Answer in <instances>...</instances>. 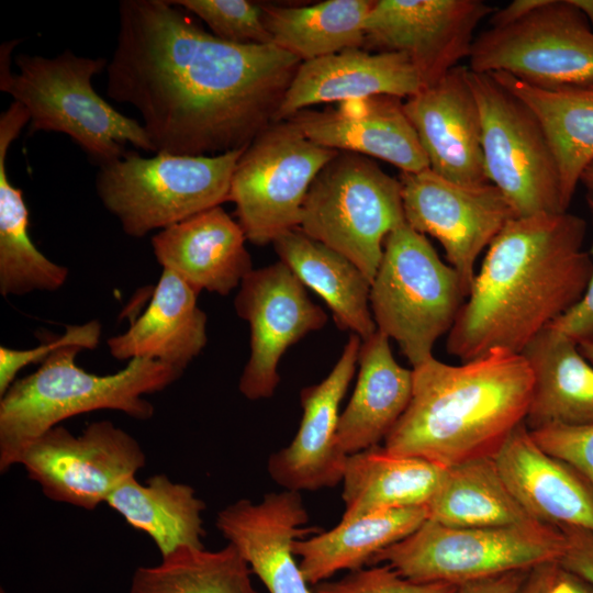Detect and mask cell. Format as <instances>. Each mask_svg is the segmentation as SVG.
Listing matches in <instances>:
<instances>
[{"instance_id": "cell-34", "label": "cell", "mask_w": 593, "mask_h": 593, "mask_svg": "<svg viewBox=\"0 0 593 593\" xmlns=\"http://www.w3.org/2000/svg\"><path fill=\"white\" fill-rule=\"evenodd\" d=\"M373 2L327 0L304 7H261L272 44L303 63L362 47L363 22Z\"/></svg>"}, {"instance_id": "cell-44", "label": "cell", "mask_w": 593, "mask_h": 593, "mask_svg": "<svg viewBox=\"0 0 593 593\" xmlns=\"http://www.w3.org/2000/svg\"><path fill=\"white\" fill-rule=\"evenodd\" d=\"M548 593H593V585L558 566Z\"/></svg>"}, {"instance_id": "cell-43", "label": "cell", "mask_w": 593, "mask_h": 593, "mask_svg": "<svg viewBox=\"0 0 593 593\" xmlns=\"http://www.w3.org/2000/svg\"><path fill=\"white\" fill-rule=\"evenodd\" d=\"M557 567V562H550L532 569L517 593H548Z\"/></svg>"}, {"instance_id": "cell-32", "label": "cell", "mask_w": 593, "mask_h": 593, "mask_svg": "<svg viewBox=\"0 0 593 593\" xmlns=\"http://www.w3.org/2000/svg\"><path fill=\"white\" fill-rule=\"evenodd\" d=\"M105 503L133 528L147 534L161 558L184 548H204L205 504L192 486L155 474L145 484L135 475L122 482Z\"/></svg>"}, {"instance_id": "cell-27", "label": "cell", "mask_w": 593, "mask_h": 593, "mask_svg": "<svg viewBox=\"0 0 593 593\" xmlns=\"http://www.w3.org/2000/svg\"><path fill=\"white\" fill-rule=\"evenodd\" d=\"M522 355L534 379L525 418L528 429L593 423V365L575 340L548 326Z\"/></svg>"}, {"instance_id": "cell-5", "label": "cell", "mask_w": 593, "mask_h": 593, "mask_svg": "<svg viewBox=\"0 0 593 593\" xmlns=\"http://www.w3.org/2000/svg\"><path fill=\"white\" fill-rule=\"evenodd\" d=\"M16 43L1 47L0 90L27 111L30 133L66 134L99 167L124 156L128 144L155 154L142 123L120 113L94 90L92 78L107 69V58L70 49L54 57L19 54L18 71L12 74L10 57Z\"/></svg>"}, {"instance_id": "cell-22", "label": "cell", "mask_w": 593, "mask_h": 593, "mask_svg": "<svg viewBox=\"0 0 593 593\" xmlns=\"http://www.w3.org/2000/svg\"><path fill=\"white\" fill-rule=\"evenodd\" d=\"M246 236L219 205L163 228L152 237L163 269L175 272L198 293L227 295L253 270Z\"/></svg>"}, {"instance_id": "cell-17", "label": "cell", "mask_w": 593, "mask_h": 593, "mask_svg": "<svg viewBox=\"0 0 593 593\" xmlns=\"http://www.w3.org/2000/svg\"><path fill=\"white\" fill-rule=\"evenodd\" d=\"M361 343L351 334L328 376L302 389L298 433L267 463L270 478L284 490L317 491L342 482L348 455L337 444L339 404L354 377Z\"/></svg>"}, {"instance_id": "cell-48", "label": "cell", "mask_w": 593, "mask_h": 593, "mask_svg": "<svg viewBox=\"0 0 593 593\" xmlns=\"http://www.w3.org/2000/svg\"><path fill=\"white\" fill-rule=\"evenodd\" d=\"M0 593H7L3 589L0 590Z\"/></svg>"}, {"instance_id": "cell-19", "label": "cell", "mask_w": 593, "mask_h": 593, "mask_svg": "<svg viewBox=\"0 0 593 593\" xmlns=\"http://www.w3.org/2000/svg\"><path fill=\"white\" fill-rule=\"evenodd\" d=\"M469 68L457 66L403 102L435 174L457 183H489L481 144L479 107Z\"/></svg>"}, {"instance_id": "cell-21", "label": "cell", "mask_w": 593, "mask_h": 593, "mask_svg": "<svg viewBox=\"0 0 593 593\" xmlns=\"http://www.w3.org/2000/svg\"><path fill=\"white\" fill-rule=\"evenodd\" d=\"M423 88L422 78L406 55L347 48L301 63L276 113L275 123L321 103H342L373 96L406 99Z\"/></svg>"}, {"instance_id": "cell-20", "label": "cell", "mask_w": 593, "mask_h": 593, "mask_svg": "<svg viewBox=\"0 0 593 593\" xmlns=\"http://www.w3.org/2000/svg\"><path fill=\"white\" fill-rule=\"evenodd\" d=\"M287 121L312 142L338 152L371 156L419 172L429 168L401 98L373 96L324 110H302Z\"/></svg>"}, {"instance_id": "cell-45", "label": "cell", "mask_w": 593, "mask_h": 593, "mask_svg": "<svg viewBox=\"0 0 593 593\" xmlns=\"http://www.w3.org/2000/svg\"><path fill=\"white\" fill-rule=\"evenodd\" d=\"M571 3L577 7L588 20L593 31V0H570Z\"/></svg>"}, {"instance_id": "cell-23", "label": "cell", "mask_w": 593, "mask_h": 593, "mask_svg": "<svg viewBox=\"0 0 593 593\" xmlns=\"http://www.w3.org/2000/svg\"><path fill=\"white\" fill-rule=\"evenodd\" d=\"M507 488L537 522L593 532V486L570 465L545 452L525 423L494 457Z\"/></svg>"}, {"instance_id": "cell-11", "label": "cell", "mask_w": 593, "mask_h": 593, "mask_svg": "<svg viewBox=\"0 0 593 593\" xmlns=\"http://www.w3.org/2000/svg\"><path fill=\"white\" fill-rule=\"evenodd\" d=\"M337 153L290 121L272 123L256 136L237 161L228 195L246 238L266 245L300 227L309 189Z\"/></svg>"}, {"instance_id": "cell-2", "label": "cell", "mask_w": 593, "mask_h": 593, "mask_svg": "<svg viewBox=\"0 0 593 593\" xmlns=\"http://www.w3.org/2000/svg\"><path fill=\"white\" fill-rule=\"evenodd\" d=\"M585 233L568 211L511 220L488 247L446 350L461 362L493 349L522 354L584 295L593 270Z\"/></svg>"}, {"instance_id": "cell-37", "label": "cell", "mask_w": 593, "mask_h": 593, "mask_svg": "<svg viewBox=\"0 0 593 593\" xmlns=\"http://www.w3.org/2000/svg\"><path fill=\"white\" fill-rule=\"evenodd\" d=\"M458 585L418 583L402 577L389 564L349 571L339 580L315 585L314 593H456Z\"/></svg>"}, {"instance_id": "cell-28", "label": "cell", "mask_w": 593, "mask_h": 593, "mask_svg": "<svg viewBox=\"0 0 593 593\" xmlns=\"http://www.w3.org/2000/svg\"><path fill=\"white\" fill-rule=\"evenodd\" d=\"M445 469L421 458L392 454L379 445L349 455L342 480V521L402 507H426Z\"/></svg>"}, {"instance_id": "cell-31", "label": "cell", "mask_w": 593, "mask_h": 593, "mask_svg": "<svg viewBox=\"0 0 593 593\" xmlns=\"http://www.w3.org/2000/svg\"><path fill=\"white\" fill-rule=\"evenodd\" d=\"M427 519L425 506L378 512L340 523L296 539L293 552L309 584L329 580L342 570L355 571L369 564L380 550L405 538Z\"/></svg>"}, {"instance_id": "cell-14", "label": "cell", "mask_w": 593, "mask_h": 593, "mask_svg": "<svg viewBox=\"0 0 593 593\" xmlns=\"http://www.w3.org/2000/svg\"><path fill=\"white\" fill-rule=\"evenodd\" d=\"M405 221L443 246L448 264L470 292L475 262L513 219V208L492 183L468 186L433 170L401 172Z\"/></svg>"}, {"instance_id": "cell-6", "label": "cell", "mask_w": 593, "mask_h": 593, "mask_svg": "<svg viewBox=\"0 0 593 593\" xmlns=\"http://www.w3.org/2000/svg\"><path fill=\"white\" fill-rule=\"evenodd\" d=\"M468 294L425 235L405 223L387 236L370 307L377 329L396 342L412 368L434 357L435 343L449 333Z\"/></svg>"}, {"instance_id": "cell-15", "label": "cell", "mask_w": 593, "mask_h": 593, "mask_svg": "<svg viewBox=\"0 0 593 593\" xmlns=\"http://www.w3.org/2000/svg\"><path fill=\"white\" fill-rule=\"evenodd\" d=\"M495 10L482 0H378L363 22L365 45L406 55L429 87L469 58L475 29Z\"/></svg>"}, {"instance_id": "cell-29", "label": "cell", "mask_w": 593, "mask_h": 593, "mask_svg": "<svg viewBox=\"0 0 593 593\" xmlns=\"http://www.w3.org/2000/svg\"><path fill=\"white\" fill-rule=\"evenodd\" d=\"M272 244L280 261L325 301L340 329L351 331L362 340L377 331L370 307L371 282L353 261L300 227L281 234Z\"/></svg>"}, {"instance_id": "cell-38", "label": "cell", "mask_w": 593, "mask_h": 593, "mask_svg": "<svg viewBox=\"0 0 593 593\" xmlns=\"http://www.w3.org/2000/svg\"><path fill=\"white\" fill-rule=\"evenodd\" d=\"M529 433L545 452L570 465L593 486V423L548 424Z\"/></svg>"}, {"instance_id": "cell-3", "label": "cell", "mask_w": 593, "mask_h": 593, "mask_svg": "<svg viewBox=\"0 0 593 593\" xmlns=\"http://www.w3.org/2000/svg\"><path fill=\"white\" fill-rule=\"evenodd\" d=\"M412 371L409 406L384 439L392 454L443 468L494 458L525 423L534 379L522 354L493 349L460 365L432 357Z\"/></svg>"}, {"instance_id": "cell-8", "label": "cell", "mask_w": 593, "mask_h": 593, "mask_svg": "<svg viewBox=\"0 0 593 593\" xmlns=\"http://www.w3.org/2000/svg\"><path fill=\"white\" fill-rule=\"evenodd\" d=\"M563 533L533 521L503 527H451L426 519L405 538L377 552L369 564H389L418 583L460 585L557 562Z\"/></svg>"}, {"instance_id": "cell-30", "label": "cell", "mask_w": 593, "mask_h": 593, "mask_svg": "<svg viewBox=\"0 0 593 593\" xmlns=\"http://www.w3.org/2000/svg\"><path fill=\"white\" fill-rule=\"evenodd\" d=\"M540 121L553 150L564 205L569 209L585 168L593 161V81L542 88L510 74L494 72Z\"/></svg>"}, {"instance_id": "cell-42", "label": "cell", "mask_w": 593, "mask_h": 593, "mask_svg": "<svg viewBox=\"0 0 593 593\" xmlns=\"http://www.w3.org/2000/svg\"><path fill=\"white\" fill-rule=\"evenodd\" d=\"M529 571L507 572L463 583L458 585L456 593H517Z\"/></svg>"}, {"instance_id": "cell-24", "label": "cell", "mask_w": 593, "mask_h": 593, "mask_svg": "<svg viewBox=\"0 0 593 593\" xmlns=\"http://www.w3.org/2000/svg\"><path fill=\"white\" fill-rule=\"evenodd\" d=\"M198 294L175 272L163 269L146 311L125 333L108 339L110 354L119 360H158L182 373L208 342V318Z\"/></svg>"}, {"instance_id": "cell-7", "label": "cell", "mask_w": 593, "mask_h": 593, "mask_svg": "<svg viewBox=\"0 0 593 593\" xmlns=\"http://www.w3.org/2000/svg\"><path fill=\"white\" fill-rule=\"evenodd\" d=\"M244 149L189 156L130 152L100 167L97 193L124 233L142 237L228 201Z\"/></svg>"}, {"instance_id": "cell-16", "label": "cell", "mask_w": 593, "mask_h": 593, "mask_svg": "<svg viewBox=\"0 0 593 593\" xmlns=\"http://www.w3.org/2000/svg\"><path fill=\"white\" fill-rule=\"evenodd\" d=\"M235 310L250 329V355L238 388L248 400L270 398L280 382L278 365L286 350L327 322L305 286L282 261L253 269L242 281Z\"/></svg>"}, {"instance_id": "cell-1", "label": "cell", "mask_w": 593, "mask_h": 593, "mask_svg": "<svg viewBox=\"0 0 593 593\" xmlns=\"http://www.w3.org/2000/svg\"><path fill=\"white\" fill-rule=\"evenodd\" d=\"M301 63L220 40L170 0H122L107 94L136 109L155 154L217 155L275 123Z\"/></svg>"}, {"instance_id": "cell-36", "label": "cell", "mask_w": 593, "mask_h": 593, "mask_svg": "<svg viewBox=\"0 0 593 593\" xmlns=\"http://www.w3.org/2000/svg\"><path fill=\"white\" fill-rule=\"evenodd\" d=\"M197 15L220 40L235 44H272L261 4L247 0H170Z\"/></svg>"}, {"instance_id": "cell-40", "label": "cell", "mask_w": 593, "mask_h": 593, "mask_svg": "<svg viewBox=\"0 0 593 593\" xmlns=\"http://www.w3.org/2000/svg\"><path fill=\"white\" fill-rule=\"evenodd\" d=\"M585 200L593 220V191H588ZM590 254L593 258V246ZM549 327L572 338L578 344L582 340L593 338V270L585 293L580 302L550 324Z\"/></svg>"}, {"instance_id": "cell-35", "label": "cell", "mask_w": 593, "mask_h": 593, "mask_svg": "<svg viewBox=\"0 0 593 593\" xmlns=\"http://www.w3.org/2000/svg\"><path fill=\"white\" fill-rule=\"evenodd\" d=\"M251 571L227 544L215 551L184 547L134 571L128 593H258Z\"/></svg>"}, {"instance_id": "cell-18", "label": "cell", "mask_w": 593, "mask_h": 593, "mask_svg": "<svg viewBox=\"0 0 593 593\" xmlns=\"http://www.w3.org/2000/svg\"><path fill=\"white\" fill-rule=\"evenodd\" d=\"M307 523L301 493L284 490L267 493L259 503L240 499L227 505L217 513L215 526L269 593H314L293 552L296 539L322 530Z\"/></svg>"}, {"instance_id": "cell-4", "label": "cell", "mask_w": 593, "mask_h": 593, "mask_svg": "<svg viewBox=\"0 0 593 593\" xmlns=\"http://www.w3.org/2000/svg\"><path fill=\"white\" fill-rule=\"evenodd\" d=\"M96 347L83 340L59 347L35 372L15 380L1 396V473L19 465L32 441L71 416L114 410L135 419H149L154 406L143 395L164 390L182 374L149 358H134L113 374L90 373L75 359L81 350Z\"/></svg>"}, {"instance_id": "cell-12", "label": "cell", "mask_w": 593, "mask_h": 593, "mask_svg": "<svg viewBox=\"0 0 593 593\" xmlns=\"http://www.w3.org/2000/svg\"><path fill=\"white\" fill-rule=\"evenodd\" d=\"M468 67L542 88L593 81V31L570 0H545L523 19L474 38Z\"/></svg>"}, {"instance_id": "cell-41", "label": "cell", "mask_w": 593, "mask_h": 593, "mask_svg": "<svg viewBox=\"0 0 593 593\" xmlns=\"http://www.w3.org/2000/svg\"><path fill=\"white\" fill-rule=\"evenodd\" d=\"M566 549L558 566L593 585V532L580 527H560Z\"/></svg>"}, {"instance_id": "cell-33", "label": "cell", "mask_w": 593, "mask_h": 593, "mask_svg": "<svg viewBox=\"0 0 593 593\" xmlns=\"http://www.w3.org/2000/svg\"><path fill=\"white\" fill-rule=\"evenodd\" d=\"M426 510L427 519L451 527H503L535 521L507 488L494 458L446 468Z\"/></svg>"}, {"instance_id": "cell-25", "label": "cell", "mask_w": 593, "mask_h": 593, "mask_svg": "<svg viewBox=\"0 0 593 593\" xmlns=\"http://www.w3.org/2000/svg\"><path fill=\"white\" fill-rule=\"evenodd\" d=\"M358 363L357 384L337 426L338 447L348 456L385 439L407 409L413 389L412 369L398 363L390 338L378 329L362 340Z\"/></svg>"}, {"instance_id": "cell-46", "label": "cell", "mask_w": 593, "mask_h": 593, "mask_svg": "<svg viewBox=\"0 0 593 593\" xmlns=\"http://www.w3.org/2000/svg\"><path fill=\"white\" fill-rule=\"evenodd\" d=\"M578 347L583 357L593 365V338L580 342Z\"/></svg>"}, {"instance_id": "cell-26", "label": "cell", "mask_w": 593, "mask_h": 593, "mask_svg": "<svg viewBox=\"0 0 593 593\" xmlns=\"http://www.w3.org/2000/svg\"><path fill=\"white\" fill-rule=\"evenodd\" d=\"M27 123V111L16 102L0 115V292L3 296L54 291L68 278V268L46 258L33 244L23 191L8 176V149Z\"/></svg>"}, {"instance_id": "cell-39", "label": "cell", "mask_w": 593, "mask_h": 593, "mask_svg": "<svg viewBox=\"0 0 593 593\" xmlns=\"http://www.w3.org/2000/svg\"><path fill=\"white\" fill-rule=\"evenodd\" d=\"M101 336V324L98 321H89L82 325H70L66 332L58 337L48 339L35 348L14 349L0 347V396H2L10 385L15 381L20 370L31 363L43 362L52 353L59 347L78 340L89 342L98 345Z\"/></svg>"}, {"instance_id": "cell-13", "label": "cell", "mask_w": 593, "mask_h": 593, "mask_svg": "<svg viewBox=\"0 0 593 593\" xmlns=\"http://www.w3.org/2000/svg\"><path fill=\"white\" fill-rule=\"evenodd\" d=\"M19 465L49 500L93 511L145 467L146 456L133 436L100 421L78 436L51 428L25 448Z\"/></svg>"}, {"instance_id": "cell-47", "label": "cell", "mask_w": 593, "mask_h": 593, "mask_svg": "<svg viewBox=\"0 0 593 593\" xmlns=\"http://www.w3.org/2000/svg\"><path fill=\"white\" fill-rule=\"evenodd\" d=\"M580 182L584 184L588 191H593V161L583 171Z\"/></svg>"}, {"instance_id": "cell-10", "label": "cell", "mask_w": 593, "mask_h": 593, "mask_svg": "<svg viewBox=\"0 0 593 593\" xmlns=\"http://www.w3.org/2000/svg\"><path fill=\"white\" fill-rule=\"evenodd\" d=\"M468 78L481 118L489 182L517 217L567 212L557 160L536 114L492 75L469 69Z\"/></svg>"}, {"instance_id": "cell-9", "label": "cell", "mask_w": 593, "mask_h": 593, "mask_svg": "<svg viewBox=\"0 0 593 593\" xmlns=\"http://www.w3.org/2000/svg\"><path fill=\"white\" fill-rule=\"evenodd\" d=\"M405 223L400 179L367 156L338 152L312 182L300 228L344 255L372 282L387 236Z\"/></svg>"}]
</instances>
